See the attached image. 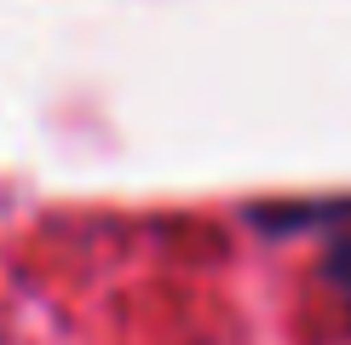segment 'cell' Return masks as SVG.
<instances>
[{
	"mask_svg": "<svg viewBox=\"0 0 351 345\" xmlns=\"http://www.w3.org/2000/svg\"><path fill=\"white\" fill-rule=\"evenodd\" d=\"M323 277H328V282H334V288H340V294L351 299V236H340V242L328 248V259H323Z\"/></svg>",
	"mask_w": 351,
	"mask_h": 345,
	"instance_id": "1",
	"label": "cell"
}]
</instances>
